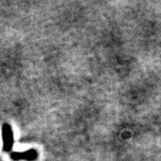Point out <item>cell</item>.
<instances>
[{
  "label": "cell",
  "instance_id": "cell-2",
  "mask_svg": "<svg viewBox=\"0 0 161 161\" xmlns=\"http://www.w3.org/2000/svg\"><path fill=\"white\" fill-rule=\"evenodd\" d=\"M10 158L14 161H33L35 159H37L38 152H37L36 150H32V149L26 150V151H21V152L14 151V152H11Z\"/></svg>",
  "mask_w": 161,
  "mask_h": 161
},
{
  "label": "cell",
  "instance_id": "cell-1",
  "mask_svg": "<svg viewBox=\"0 0 161 161\" xmlns=\"http://www.w3.org/2000/svg\"><path fill=\"white\" fill-rule=\"evenodd\" d=\"M2 140H3V150L10 152L14 146V134L10 125L4 124L2 126Z\"/></svg>",
  "mask_w": 161,
  "mask_h": 161
}]
</instances>
